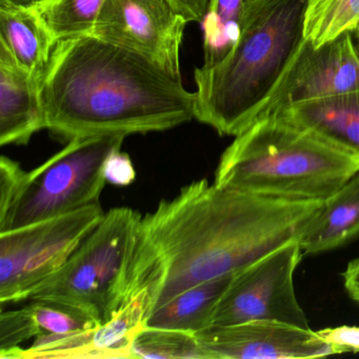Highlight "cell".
<instances>
[{
    "label": "cell",
    "instance_id": "obj_1",
    "mask_svg": "<svg viewBox=\"0 0 359 359\" xmlns=\"http://www.w3.org/2000/svg\"><path fill=\"white\" fill-rule=\"evenodd\" d=\"M325 201H290L197 180L142 216L163 269L154 310L302 237ZM152 314V313H151Z\"/></svg>",
    "mask_w": 359,
    "mask_h": 359
},
{
    "label": "cell",
    "instance_id": "obj_2",
    "mask_svg": "<svg viewBox=\"0 0 359 359\" xmlns=\"http://www.w3.org/2000/svg\"><path fill=\"white\" fill-rule=\"evenodd\" d=\"M39 91L46 129L68 142L167 131L196 119V92L182 79L93 35L55 43Z\"/></svg>",
    "mask_w": 359,
    "mask_h": 359
},
{
    "label": "cell",
    "instance_id": "obj_3",
    "mask_svg": "<svg viewBox=\"0 0 359 359\" xmlns=\"http://www.w3.org/2000/svg\"><path fill=\"white\" fill-rule=\"evenodd\" d=\"M309 0H245L239 35L217 64L195 70L196 119L220 135L253 125L304 41Z\"/></svg>",
    "mask_w": 359,
    "mask_h": 359
},
{
    "label": "cell",
    "instance_id": "obj_4",
    "mask_svg": "<svg viewBox=\"0 0 359 359\" xmlns=\"http://www.w3.org/2000/svg\"><path fill=\"white\" fill-rule=\"evenodd\" d=\"M358 172V157L266 116L235 136L220 157L214 184L290 201H327Z\"/></svg>",
    "mask_w": 359,
    "mask_h": 359
},
{
    "label": "cell",
    "instance_id": "obj_5",
    "mask_svg": "<svg viewBox=\"0 0 359 359\" xmlns=\"http://www.w3.org/2000/svg\"><path fill=\"white\" fill-rule=\"evenodd\" d=\"M142 215L131 208L104 213L64 266L30 300L67 302L107 323L129 299Z\"/></svg>",
    "mask_w": 359,
    "mask_h": 359
},
{
    "label": "cell",
    "instance_id": "obj_6",
    "mask_svg": "<svg viewBox=\"0 0 359 359\" xmlns=\"http://www.w3.org/2000/svg\"><path fill=\"white\" fill-rule=\"evenodd\" d=\"M127 135L107 134L69 140L43 165L27 172L20 196L0 222V233L52 219L100 203L104 163Z\"/></svg>",
    "mask_w": 359,
    "mask_h": 359
},
{
    "label": "cell",
    "instance_id": "obj_7",
    "mask_svg": "<svg viewBox=\"0 0 359 359\" xmlns=\"http://www.w3.org/2000/svg\"><path fill=\"white\" fill-rule=\"evenodd\" d=\"M100 203L0 233V302L30 299L57 273L104 217Z\"/></svg>",
    "mask_w": 359,
    "mask_h": 359
},
{
    "label": "cell",
    "instance_id": "obj_8",
    "mask_svg": "<svg viewBox=\"0 0 359 359\" xmlns=\"http://www.w3.org/2000/svg\"><path fill=\"white\" fill-rule=\"evenodd\" d=\"M302 253L299 239L290 241L235 273L211 325L273 320L310 329L294 289V272Z\"/></svg>",
    "mask_w": 359,
    "mask_h": 359
},
{
    "label": "cell",
    "instance_id": "obj_9",
    "mask_svg": "<svg viewBox=\"0 0 359 359\" xmlns=\"http://www.w3.org/2000/svg\"><path fill=\"white\" fill-rule=\"evenodd\" d=\"M188 24L171 0H104L91 35L131 50L182 79L180 50Z\"/></svg>",
    "mask_w": 359,
    "mask_h": 359
},
{
    "label": "cell",
    "instance_id": "obj_10",
    "mask_svg": "<svg viewBox=\"0 0 359 359\" xmlns=\"http://www.w3.org/2000/svg\"><path fill=\"white\" fill-rule=\"evenodd\" d=\"M354 91H359V55L352 33L317 48L304 39L258 119L291 104Z\"/></svg>",
    "mask_w": 359,
    "mask_h": 359
},
{
    "label": "cell",
    "instance_id": "obj_11",
    "mask_svg": "<svg viewBox=\"0 0 359 359\" xmlns=\"http://www.w3.org/2000/svg\"><path fill=\"white\" fill-rule=\"evenodd\" d=\"M209 359H298L339 354L317 332L273 320L210 325L195 333Z\"/></svg>",
    "mask_w": 359,
    "mask_h": 359
},
{
    "label": "cell",
    "instance_id": "obj_12",
    "mask_svg": "<svg viewBox=\"0 0 359 359\" xmlns=\"http://www.w3.org/2000/svg\"><path fill=\"white\" fill-rule=\"evenodd\" d=\"M154 290L126 302L110 320L68 336L39 335L26 348L28 359L133 358L132 346L154 309Z\"/></svg>",
    "mask_w": 359,
    "mask_h": 359
},
{
    "label": "cell",
    "instance_id": "obj_13",
    "mask_svg": "<svg viewBox=\"0 0 359 359\" xmlns=\"http://www.w3.org/2000/svg\"><path fill=\"white\" fill-rule=\"evenodd\" d=\"M46 129L39 79L0 41V144H27Z\"/></svg>",
    "mask_w": 359,
    "mask_h": 359
},
{
    "label": "cell",
    "instance_id": "obj_14",
    "mask_svg": "<svg viewBox=\"0 0 359 359\" xmlns=\"http://www.w3.org/2000/svg\"><path fill=\"white\" fill-rule=\"evenodd\" d=\"M270 116L308 130L359 158V91L291 104Z\"/></svg>",
    "mask_w": 359,
    "mask_h": 359
},
{
    "label": "cell",
    "instance_id": "obj_15",
    "mask_svg": "<svg viewBox=\"0 0 359 359\" xmlns=\"http://www.w3.org/2000/svg\"><path fill=\"white\" fill-rule=\"evenodd\" d=\"M359 237V172L325 201L299 239L306 254H318Z\"/></svg>",
    "mask_w": 359,
    "mask_h": 359
},
{
    "label": "cell",
    "instance_id": "obj_16",
    "mask_svg": "<svg viewBox=\"0 0 359 359\" xmlns=\"http://www.w3.org/2000/svg\"><path fill=\"white\" fill-rule=\"evenodd\" d=\"M0 41L11 50L20 66L41 79L55 43L31 6L0 0Z\"/></svg>",
    "mask_w": 359,
    "mask_h": 359
},
{
    "label": "cell",
    "instance_id": "obj_17",
    "mask_svg": "<svg viewBox=\"0 0 359 359\" xmlns=\"http://www.w3.org/2000/svg\"><path fill=\"white\" fill-rule=\"evenodd\" d=\"M235 273L198 283L178 294L173 299L153 311L147 319V327L178 330L193 334L210 327L214 311Z\"/></svg>",
    "mask_w": 359,
    "mask_h": 359
},
{
    "label": "cell",
    "instance_id": "obj_18",
    "mask_svg": "<svg viewBox=\"0 0 359 359\" xmlns=\"http://www.w3.org/2000/svg\"><path fill=\"white\" fill-rule=\"evenodd\" d=\"M104 0H39L31 6L54 43L91 35Z\"/></svg>",
    "mask_w": 359,
    "mask_h": 359
},
{
    "label": "cell",
    "instance_id": "obj_19",
    "mask_svg": "<svg viewBox=\"0 0 359 359\" xmlns=\"http://www.w3.org/2000/svg\"><path fill=\"white\" fill-rule=\"evenodd\" d=\"M245 0H210L203 32V65L219 62L236 43Z\"/></svg>",
    "mask_w": 359,
    "mask_h": 359
},
{
    "label": "cell",
    "instance_id": "obj_20",
    "mask_svg": "<svg viewBox=\"0 0 359 359\" xmlns=\"http://www.w3.org/2000/svg\"><path fill=\"white\" fill-rule=\"evenodd\" d=\"M359 22V0H309L304 34L314 47L352 32Z\"/></svg>",
    "mask_w": 359,
    "mask_h": 359
},
{
    "label": "cell",
    "instance_id": "obj_21",
    "mask_svg": "<svg viewBox=\"0 0 359 359\" xmlns=\"http://www.w3.org/2000/svg\"><path fill=\"white\" fill-rule=\"evenodd\" d=\"M133 358L209 359L195 334L144 325L132 346Z\"/></svg>",
    "mask_w": 359,
    "mask_h": 359
},
{
    "label": "cell",
    "instance_id": "obj_22",
    "mask_svg": "<svg viewBox=\"0 0 359 359\" xmlns=\"http://www.w3.org/2000/svg\"><path fill=\"white\" fill-rule=\"evenodd\" d=\"M30 306L41 335L68 336L102 325L86 311L60 300L33 299Z\"/></svg>",
    "mask_w": 359,
    "mask_h": 359
},
{
    "label": "cell",
    "instance_id": "obj_23",
    "mask_svg": "<svg viewBox=\"0 0 359 359\" xmlns=\"http://www.w3.org/2000/svg\"><path fill=\"white\" fill-rule=\"evenodd\" d=\"M41 335L30 304L20 310L1 311L0 314V351L20 346L22 342Z\"/></svg>",
    "mask_w": 359,
    "mask_h": 359
},
{
    "label": "cell",
    "instance_id": "obj_24",
    "mask_svg": "<svg viewBox=\"0 0 359 359\" xmlns=\"http://www.w3.org/2000/svg\"><path fill=\"white\" fill-rule=\"evenodd\" d=\"M26 174L18 161L0 157V222L7 218L15 205Z\"/></svg>",
    "mask_w": 359,
    "mask_h": 359
},
{
    "label": "cell",
    "instance_id": "obj_25",
    "mask_svg": "<svg viewBox=\"0 0 359 359\" xmlns=\"http://www.w3.org/2000/svg\"><path fill=\"white\" fill-rule=\"evenodd\" d=\"M104 177L107 182L115 186L126 187L135 180L136 172L129 155L115 151L104 163Z\"/></svg>",
    "mask_w": 359,
    "mask_h": 359
},
{
    "label": "cell",
    "instance_id": "obj_26",
    "mask_svg": "<svg viewBox=\"0 0 359 359\" xmlns=\"http://www.w3.org/2000/svg\"><path fill=\"white\" fill-rule=\"evenodd\" d=\"M327 344L336 346L340 353L359 352V327L341 325L317 331Z\"/></svg>",
    "mask_w": 359,
    "mask_h": 359
},
{
    "label": "cell",
    "instance_id": "obj_27",
    "mask_svg": "<svg viewBox=\"0 0 359 359\" xmlns=\"http://www.w3.org/2000/svg\"><path fill=\"white\" fill-rule=\"evenodd\" d=\"M176 9L189 22H201L205 20L210 0H171Z\"/></svg>",
    "mask_w": 359,
    "mask_h": 359
},
{
    "label": "cell",
    "instance_id": "obj_28",
    "mask_svg": "<svg viewBox=\"0 0 359 359\" xmlns=\"http://www.w3.org/2000/svg\"><path fill=\"white\" fill-rule=\"evenodd\" d=\"M342 277L348 296L359 304V257L348 264Z\"/></svg>",
    "mask_w": 359,
    "mask_h": 359
},
{
    "label": "cell",
    "instance_id": "obj_29",
    "mask_svg": "<svg viewBox=\"0 0 359 359\" xmlns=\"http://www.w3.org/2000/svg\"><path fill=\"white\" fill-rule=\"evenodd\" d=\"M11 4H15V5L20 6H33L36 4L39 0H6Z\"/></svg>",
    "mask_w": 359,
    "mask_h": 359
},
{
    "label": "cell",
    "instance_id": "obj_30",
    "mask_svg": "<svg viewBox=\"0 0 359 359\" xmlns=\"http://www.w3.org/2000/svg\"><path fill=\"white\" fill-rule=\"evenodd\" d=\"M353 39H354L355 46H356L357 52H358L359 55V22H357L356 26L352 30Z\"/></svg>",
    "mask_w": 359,
    "mask_h": 359
}]
</instances>
